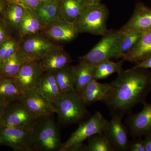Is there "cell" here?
<instances>
[{
    "mask_svg": "<svg viewBox=\"0 0 151 151\" xmlns=\"http://www.w3.org/2000/svg\"><path fill=\"white\" fill-rule=\"evenodd\" d=\"M41 33L54 43L70 42L76 39L79 34L74 24L61 17L44 27Z\"/></svg>",
    "mask_w": 151,
    "mask_h": 151,
    "instance_id": "cell-10",
    "label": "cell"
},
{
    "mask_svg": "<svg viewBox=\"0 0 151 151\" xmlns=\"http://www.w3.org/2000/svg\"><path fill=\"white\" fill-rule=\"evenodd\" d=\"M42 0H18L17 3L24 8L34 11Z\"/></svg>",
    "mask_w": 151,
    "mask_h": 151,
    "instance_id": "cell-32",
    "label": "cell"
},
{
    "mask_svg": "<svg viewBox=\"0 0 151 151\" xmlns=\"http://www.w3.org/2000/svg\"><path fill=\"white\" fill-rule=\"evenodd\" d=\"M86 6L101 3L103 0H81Z\"/></svg>",
    "mask_w": 151,
    "mask_h": 151,
    "instance_id": "cell-37",
    "label": "cell"
},
{
    "mask_svg": "<svg viewBox=\"0 0 151 151\" xmlns=\"http://www.w3.org/2000/svg\"><path fill=\"white\" fill-rule=\"evenodd\" d=\"M87 140V151H114L104 133L92 135Z\"/></svg>",
    "mask_w": 151,
    "mask_h": 151,
    "instance_id": "cell-30",
    "label": "cell"
},
{
    "mask_svg": "<svg viewBox=\"0 0 151 151\" xmlns=\"http://www.w3.org/2000/svg\"><path fill=\"white\" fill-rule=\"evenodd\" d=\"M121 32L116 51V59L122 58L137 43L142 35L141 32Z\"/></svg>",
    "mask_w": 151,
    "mask_h": 151,
    "instance_id": "cell-27",
    "label": "cell"
},
{
    "mask_svg": "<svg viewBox=\"0 0 151 151\" xmlns=\"http://www.w3.org/2000/svg\"><path fill=\"white\" fill-rule=\"evenodd\" d=\"M108 122L102 113L97 111L89 119L78 124L77 129L63 144L60 151H66L70 147L82 144L92 135L104 133Z\"/></svg>",
    "mask_w": 151,
    "mask_h": 151,
    "instance_id": "cell-6",
    "label": "cell"
},
{
    "mask_svg": "<svg viewBox=\"0 0 151 151\" xmlns=\"http://www.w3.org/2000/svg\"><path fill=\"white\" fill-rule=\"evenodd\" d=\"M109 16L108 8L103 4L86 6L73 24L79 33L103 36L108 30L107 23Z\"/></svg>",
    "mask_w": 151,
    "mask_h": 151,
    "instance_id": "cell-4",
    "label": "cell"
},
{
    "mask_svg": "<svg viewBox=\"0 0 151 151\" xmlns=\"http://www.w3.org/2000/svg\"><path fill=\"white\" fill-rule=\"evenodd\" d=\"M124 60L119 62H114L111 60H105L96 65L94 79H105L114 73H119L123 70Z\"/></svg>",
    "mask_w": 151,
    "mask_h": 151,
    "instance_id": "cell-29",
    "label": "cell"
},
{
    "mask_svg": "<svg viewBox=\"0 0 151 151\" xmlns=\"http://www.w3.org/2000/svg\"><path fill=\"white\" fill-rule=\"evenodd\" d=\"M12 38H9L0 45V63L2 62L4 60L6 52L12 42Z\"/></svg>",
    "mask_w": 151,
    "mask_h": 151,
    "instance_id": "cell-33",
    "label": "cell"
},
{
    "mask_svg": "<svg viewBox=\"0 0 151 151\" xmlns=\"http://www.w3.org/2000/svg\"><path fill=\"white\" fill-rule=\"evenodd\" d=\"M34 11L43 28L60 17L59 1L42 0Z\"/></svg>",
    "mask_w": 151,
    "mask_h": 151,
    "instance_id": "cell-22",
    "label": "cell"
},
{
    "mask_svg": "<svg viewBox=\"0 0 151 151\" xmlns=\"http://www.w3.org/2000/svg\"><path fill=\"white\" fill-rule=\"evenodd\" d=\"M8 3H17L18 0H6Z\"/></svg>",
    "mask_w": 151,
    "mask_h": 151,
    "instance_id": "cell-39",
    "label": "cell"
},
{
    "mask_svg": "<svg viewBox=\"0 0 151 151\" xmlns=\"http://www.w3.org/2000/svg\"><path fill=\"white\" fill-rule=\"evenodd\" d=\"M121 35L119 30H108L88 53L78 58L79 63L96 65L105 60L116 59V48Z\"/></svg>",
    "mask_w": 151,
    "mask_h": 151,
    "instance_id": "cell-5",
    "label": "cell"
},
{
    "mask_svg": "<svg viewBox=\"0 0 151 151\" xmlns=\"http://www.w3.org/2000/svg\"><path fill=\"white\" fill-rule=\"evenodd\" d=\"M70 69L75 90L78 92L94 78L96 65L79 63L70 65Z\"/></svg>",
    "mask_w": 151,
    "mask_h": 151,
    "instance_id": "cell-21",
    "label": "cell"
},
{
    "mask_svg": "<svg viewBox=\"0 0 151 151\" xmlns=\"http://www.w3.org/2000/svg\"><path fill=\"white\" fill-rule=\"evenodd\" d=\"M54 105L60 127L79 124L90 117L86 105L76 91L61 94Z\"/></svg>",
    "mask_w": 151,
    "mask_h": 151,
    "instance_id": "cell-2",
    "label": "cell"
},
{
    "mask_svg": "<svg viewBox=\"0 0 151 151\" xmlns=\"http://www.w3.org/2000/svg\"><path fill=\"white\" fill-rule=\"evenodd\" d=\"M55 1H59V0H55Z\"/></svg>",
    "mask_w": 151,
    "mask_h": 151,
    "instance_id": "cell-41",
    "label": "cell"
},
{
    "mask_svg": "<svg viewBox=\"0 0 151 151\" xmlns=\"http://www.w3.org/2000/svg\"><path fill=\"white\" fill-rule=\"evenodd\" d=\"M71 61L70 55L58 45L48 52L39 62L44 72L54 73L69 65Z\"/></svg>",
    "mask_w": 151,
    "mask_h": 151,
    "instance_id": "cell-17",
    "label": "cell"
},
{
    "mask_svg": "<svg viewBox=\"0 0 151 151\" xmlns=\"http://www.w3.org/2000/svg\"><path fill=\"white\" fill-rule=\"evenodd\" d=\"M59 4L60 17L73 23L86 6L81 0H59Z\"/></svg>",
    "mask_w": 151,
    "mask_h": 151,
    "instance_id": "cell-26",
    "label": "cell"
},
{
    "mask_svg": "<svg viewBox=\"0 0 151 151\" xmlns=\"http://www.w3.org/2000/svg\"><path fill=\"white\" fill-rule=\"evenodd\" d=\"M134 67L148 69L151 68V56L148 57L137 63Z\"/></svg>",
    "mask_w": 151,
    "mask_h": 151,
    "instance_id": "cell-34",
    "label": "cell"
},
{
    "mask_svg": "<svg viewBox=\"0 0 151 151\" xmlns=\"http://www.w3.org/2000/svg\"><path fill=\"white\" fill-rule=\"evenodd\" d=\"M119 30L124 32L144 33L151 31V8L143 3H138L131 17Z\"/></svg>",
    "mask_w": 151,
    "mask_h": 151,
    "instance_id": "cell-14",
    "label": "cell"
},
{
    "mask_svg": "<svg viewBox=\"0 0 151 151\" xmlns=\"http://www.w3.org/2000/svg\"><path fill=\"white\" fill-rule=\"evenodd\" d=\"M143 139L146 151H151V133L147 135Z\"/></svg>",
    "mask_w": 151,
    "mask_h": 151,
    "instance_id": "cell-35",
    "label": "cell"
},
{
    "mask_svg": "<svg viewBox=\"0 0 151 151\" xmlns=\"http://www.w3.org/2000/svg\"><path fill=\"white\" fill-rule=\"evenodd\" d=\"M6 105L3 103H0V124H1V121L2 119L3 114H4Z\"/></svg>",
    "mask_w": 151,
    "mask_h": 151,
    "instance_id": "cell-38",
    "label": "cell"
},
{
    "mask_svg": "<svg viewBox=\"0 0 151 151\" xmlns=\"http://www.w3.org/2000/svg\"><path fill=\"white\" fill-rule=\"evenodd\" d=\"M142 111L130 114L125 121L129 135L134 138H142L151 133V103H145Z\"/></svg>",
    "mask_w": 151,
    "mask_h": 151,
    "instance_id": "cell-12",
    "label": "cell"
},
{
    "mask_svg": "<svg viewBox=\"0 0 151 151\" xmlns=\"http://www.w3.org/2000/svg\"><path fill=\"white\" fill-rule=\"evenodd\" d=\"M30 61L19 47L14 54L0 63V76L14 78L22 66Z\"/></svg>",
    "mask_w": 151,
    "mask_h": 151,
    "instance_id": "cell-20",
    "label": "cell"
},
{
    "mask_svg": "<svg viewBox=\"0 0 151 151\" xmlns=\"http://www.w3.org/2000/svg\"><path fill=\"white\" fill-rule=\"evenodd\" d=\"M44 72L39 61L31 60L22 66L14 78L19 89L24 93L35 90Z\"/></svg>",
    "mask_w": 151,
    "mask_h": 151,
    "instance_id": "cell-13",
    "label": "cell"
},
{
    "mask_svg": "<svg viewBox=\"0 0 151 151\" xmlns=\"http://www.w3.org/2000/svg\"><path fill=\"white\" fill-rule=\"evenodd\" d=\"M58 46L41 32L27 36L19 40L20 48L31 60L40 61Z\"/></svg>",
    "mask_w": 151,
    "mask_h": 151,
    "instance_id": "cell-8",
    "label": "cell"
},
{
    "mask_svg": "<svg viewBox=\"0 0 151 151\" xmlns=\"http://www.w3.org/2000/svg\"><path fill=\"white\" fill-rule=\"evenodd\" d=\"M54 73L61 94L76 91L70 65H67Z\"/></svg>",
    "mask_w": 151,
    "mask_h": 151,
    "instance_id": "cell-28",
    "label": "cell"
},
{
    "mask_svg": "<svg viewBox=\"0 0 151 151\" xmlns=\"http://www.w3.org/2000/svg\"><path fill=\"white\" fill-rule=\"evenodd\" d=\"M8 3L6 0H0V14H3L5 11Z\"/></svg>",
    "mask_w": 151,
    "mask_h": 151,
    "instance_id": "cell-36",
    "label": "cell"
},
{
    "mask_svg": "<svg viewBox=\"0 0 151 151\" xmlns=\"http://www.w3.org/2000/svg\"><path fill=\"white\" fill-rule=\"evenodd\" d=\"M1 144H2V141L1 139V137H0V145H1Z\"/></svg>",
    "mask_w": 151,
    "mask_h": 151,
    "instance_id": "cell-40",
    "label": "cell"
},
{
    "mask_svg": "<svg viewBox=\"0 0 151 151\" xmlns=\"http://www.w3.org/2000/svg\"><path fill=\"white\" fill-rule=\"evenodd\" d=\"M37 119L28 109L21 99L13 101L6 105L0 127L32 129Z\"/></svg>",
    "mask_w": 151,
    "mask_h": 151,
    "instance_id": "cell-7",
    "label": "cell"
},
{
    "mask_svg": "<svg viewBox=\"0 0 151 151\" xmlns=\"http://www.w3.org/2000/svg\"><path fill=\"white\" fill-rule=\"evenodd\" d=\"M42 28L35 11L25 8L24 15L19 31L20 40L27 36L41 32Z\"/></svg>",
    "mask_w": 151,
    "mask_h": 151,
    "instance_id": "cell-24",
    "label": "cell"
},
{
    "mask_svg": "<svg viewBox=\"0 0 151 151\" xmlns=\"http://www.w3.org/2000/svg\"><path fill=\"white\" fill-rule=\"evenodd\" d=\"M0 137L1 145L8 146L14 150L33 151L32 129L0 127Z\"/></svg>",
    "mask_w": 151,
    "mask_h": 151,
    "instance_id": "cell-9",
    "label": "cell"
},
{
    "mask_svg": "<svg viewBox=\"0 0 151 151\" xmlns=\"http://www.w3.org/2000/svg\"><path fill=\"white\" fill-rule=\"evenodd\" d=\"M22 100L36 118L52 116L56 113V108L54 104L45 99L35 90L24 92Z\"/></svg>",
    "mask_w": 151,
    "mask_h": 151,
    "instance_id": "cell-15",
    "label": "cell"
},
{
    "mask_svg": "<svg viewBox=\"0 0 151 151\" xmlns=\"http://www.w3.org/2000/svg\"><path fill=\"white\" fill-rule=\"evenodd\" d=\"M35 90L45 99L53 104L59 100L61 95L54 73L51 72H44Z\"/></svg>",
    "mask_w": 151,
    "mask_h": 151,
    "instance_id": "cell-18",
    "label": "cell"
},
{
    "mask_svg": "<svg viewBox=\"0 0 151 151\" xmlns=\"http://www.w3.org/2000/svg\"><path fill=\"white\" fill-rule=\"evenodd\" d=\"M111 92L105 104L111 116L123 118L133 108L145 103L151 92V72L148 69L133 67L122 70L110 83Z\"/></svg>",
    "mask_w": 151,
    "mask_h": 151,
    "instance_id": "cell-1",
    "label": "cell"
},
{
    "mask_svg": "<svg viewBox=\"0 0 151 151\" xmlns=\"http://www.w3.org/2000/svg\"><path fill=\"white\" fill-rule=\"evenodd\" d=\"M150 56H151V31L143 33L139 40L122 59L124 61L137 64Z\"/></svg>",
    "mask_w": 151,
    "mask_h": 151,
    "instance_id": "cell-19",
    "label": "cell"
},
{
    "mask_svg": "<svg viewBox=\"0 0 151 151\" xmlns=\"http://www.w3.org/2000/svg\"><path fill=\"white\" fill-rule=\"evenodd\" d=\"M52 116L38 118L32 129L33 151H60L63 144L58 128Z\"/></svg>",
    "mask_w": 151,
    "mask_h": 151,
    "instance_id": "cell-3",
    "label": "cell"
},
{
    "mask_svg": "<svg viewBox=\"0 0 151 151\" xmlns=\"http://www.w3.org/2000/svg\"><path fill=\"white\" fill-rule=\"evenodd\" d=\"M1 19H0V21H1Z\"/></svg>",
    "mask_w": 151,
    "mask_h": 151,
    "instance_id": "cell-42",
    "label": "cell"
},
{
    "mask_svg": "<svg viewBox=\"0 0 151 151\" xmlns=\"http://www.w3.org/2000/svg\"><path fill=\"white\" fill-rule=\"evenodd\" d=\"M128 151H146L143 139L138 138L136 139L129 141Z\"/></svg>",
    "mask_w": 151,
    "mask_h": 151,
    "instance_id": "cell-31",
    "label": "cell"
},
{
    "mask_svg": "<svg viewBox=\"0 0 151 151\" xmlns=\"http://www.w3.org/2000/svg\"><path fill=\"white\" fill-rule=\"evenodd\" d=\"M23 95L14 78L0 76V103L6 105L21 100Z\"/></svg>",
    "mask_w": 151,
    "mask_h": 151,
    "instance_id": "cell-23",
    "label": "cell"
},
{
    "mask_svg": "<svg viewBox=\"0 0 151 151\" xmlns=\"http://www.w3.org/2000/svg\"><path fill=\"white\" fill-rule=\"evenodd\" d=\"M25 8L17 3H8L3 20L9 30L18 34Z\"/></svg>",
    "mask_w": 151,
    "mask_h": 151,
    "instance_id": "cell-25",
    "label": "cell"
},
{
    "mask_svg": "<svg viewBox=\"0 0 151 151\" xmlns=\"http://www.w3.org/2000/svg\"><path fill=\"white\" fill-rule=\"evenodd\" d=\"M111 89L110 84L99 83L94 78L77 93L87 106L98 101L105 103Z\"/></svg>",
    "mask_w": 151,
    "mask_h": 151,
    "instance_id": "cell-16",
    "label": "cell"
},
{
    "mask_svg": "<svg viewBox=\"0 0 151 151\" xmlns=\"http://www.w3.org/2000/svg\"><path fill=\"white\" fill-rule=\"evenodd\" d=\"M122 119L116 115L112 116L104 132L114 151H127L129 149V134Z\"/></svg>",
    "mask_w": 151,
    "mask_h": 151,
    "instance_id": "cell-11",
    "label": "cell"
}]
</instances>
